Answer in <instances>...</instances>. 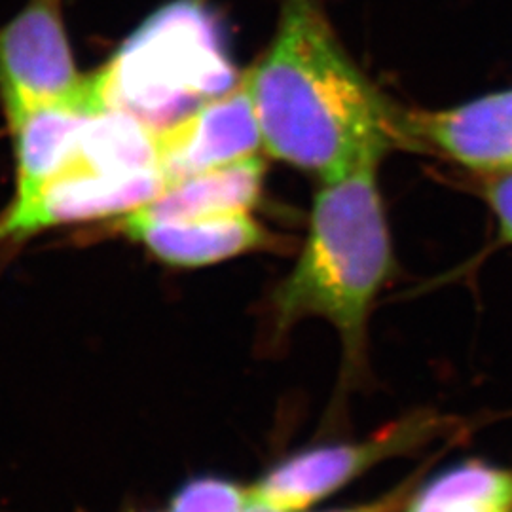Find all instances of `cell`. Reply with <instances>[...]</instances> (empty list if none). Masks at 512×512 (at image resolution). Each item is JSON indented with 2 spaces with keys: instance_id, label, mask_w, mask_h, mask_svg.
<instances>
[{
  "instance_id": "8fae6325",
  "label": "cell",
  "mask_w": 512,
  "mask_h": 512,
  "mask_svg": "<svg viewBox=\"0 0 512 512\" xmlns=\"http://www.w3.org/2000/svg\"><path fill=\"white\" fill-rule=\"evenodd\" d=\"M262 183L264 162L251 156L167 184L160 196L131 213L158 220L251 213L262 196Z\"/></svg>"
},
{
  "instance_id": "9c48e42d",
  "label": "cell",
  "mask_w": 512,
  "mask_h": 512,
  "mask_svg": "<svg viewBox=\"0 0 512 512\" xmlns=\"http://www.w3.org/2000/svg\"><path fill=\"white\" fill-rule=\"evenodd\" d=\"M116 230L173 268L219 264L272 243L268 230L249 211L179 220L128 213L116 222Z\"/></svg>"
},
{
  "instance_id": "5bb4252c",
  "label": "cell",
  "mask_w": 512,
  "mask_h": 512,
  "mask_svg": "<svg viewBox=\"0 0 512 512\" xmlns=\"http://www.w3.org/2000/svg\"><path fill=\"white\" fill-rule=\"evenodd\" d=\"M249 505V488L226 478L202 476L186 482L173 495L167 512H245Z\"/></svg>"
},
{
  "instance_id": "7c38bea8",
  "label": "cell",
  "mask_w": 512,
  "mask_h": 512,
  "mask_svg": "<svg viewBox=\"0 0 512 512\" xmlns=\"http://www.w3.org/2000/svg\"><path fill=\"white\" fill-rule=\"evenodd\" d=\"M69 162L109 173L158 169V131L116 109L95 112Z\"/></svg>"
},
{
  "instance_id": "3957f363",
  "label": "cell",
  "mask_w": 512,
  "mask_h": 512,
  "mask_svg": "<svg viewBox=\"0 0 512 512\" xmlns=\"http://www.w3.org/2000/svg\"><path fill=\"white\" fill-rule=\"evenodd\" d=\"M95 76L105 109L122 110L154 131L238 84L219 23L198 0L158 10Z\"/></svg>"
},
{
  "instance_id": "6da1fadb",
  "label": "cell",
  "mask_w": 512,
  "mask_h": 512,
  "mask_svg": "<svg viewBox=\"0 0 512 512\" xmlns=\"http://www.w3.org/2000/svg\"><path fill=\"white\" fill-rule=\"evenodd\" d=\"M247 76L262 145L317 179L401 145V107L349 57L321 0H285L270 50Z\"/></svg>"
},
{
  "instance_id": "4fadbf2b",
  "label": "cell",
  "mask_w": 512,
  "mask_h": 512,
  "mask_svg": "<svg viewBox=\"0 0 512 512\" xmlns=\"http://www.w3.org/2000/svg\"><path fill=\"white\" fill-rule=\"evenodd\" d=\"M404 512H512V469L459 463L421 482Z\"/></svg>"
},
{
  "instance_id": "277c9868",
  "label": "cell",
  "mask_w": 512,
  "mask_h": 512,
  "mask_svg": "<svg viewBox=\"0 0 512 512\" xmlns=\"http://www.w3.org/2000/svg\"><path fill=\"white\" fill-rule=\"evenodd\" d=\"M461 423L420 408L355 442L317 446L281 461L262 476L251 499L277 512H306L387 459L421 452L440 439L459 435Z\"/></svg>"
},
{
  "instance_id": "52a82bcc",
  "label": "cell",
  "mask_w": 512,
  "mask_h": 512,
  "mask_svg": "<svg viewBox=\"0 0 512 512\" xmlns=\"http://www.w3.org/2000/svg\"><path fill=\"white\" fill-rule=\"evenodd\" d=\"M403 147L431 150L486 175L512 171V88L456 107L399 110Z\"/></svg>"
},
{
  "instance_id": "9a60e30c",
  "label": "cell",
  "mask_w": 512,
  "mask_h": 512,
  "mask_svg": "<svg viewBox=\"0 0 512 512\" xmlns=\"http://www.w3.org/2000/svg\"><path fill=\"white\" fill-rule=\"evenodd\" d=\"M484 198L494 213L499 243L512 245V171L494 175L484 188Z\"/></svg>"
},
{
  "instance_id": "5b68a950",
  "label": "cell",
  "mask_w": 512,
  "mask_h": 512,
  "mask_svg": "<svg viewBox=\"0 0 512 512\" xmlns=\"http://www.w3.org/2000/svg\"><path fill=\"white\" fill-rule=\"evenodd\" d=\"M165 186L160 169L109 173L67 162L35 194L0 213V245L74 222L124 217L160 196Z\"/></svg>"
},
{
  "instance_id": "ba28073f",
  "label": "cell",
  "mask_w": 512,
  "mask_h": 512,
  "mask_svg": "<svg viewBox=\"0 0 512 512\" xmlns=\"http://www.w3.org/2000/svg\"><path fill=\"white\" fill-rule=\"evenodd\" d=\"M262 145L249 76L158 131V169L165 183L255 156Z\"/></svg>"
},
{
  "instance_id": "e0dca14e",
  "label": "cell",
  "mask_w": 512,
  "mask_h": 512,
  "mask_svg": "<svg viewBox=\"0 0 512 512\" xmlns=\"http://www.w3.org/2000/svg\"><path fill=\"white\" fill-rule=\"evenodd\" d=\"M245 512H277L272 511V509H268V507H264V505H260V503H255L253 499H251V505L245 509Z\"/></svg>"
},
{
  "instance_id": "2e32d148",
  "label": "cell",
  "mask_w": 512,
  "mask_h": 512,
  "mask_svg": "<svg viewBox=\"0 0 512 512\" xmlns=\"http://www.w3.org/2000/svg\"><path fill=\"white\" fill-rule=\"evenodd\" d=\"M431 459H435V456ZM427 463L420 467L418 471H414L412 475L406 476L403 482L397 484L393 490L385 492L384 495H380L376 499H370V501H365V503L346 507V509H334V511L327 512H404L408 501L412 499V495L420 488V484L423 482V475H425V471L429 467Z\"/></svg>"
},
{
  "instance_id": "30bf717a",
  "label": "cell",
  "mask_w": 512,
  "mask_h": 512,
  "mask_svg": "<svg viewBox=\"0 0 512 512\" xmlns=\"http://www.w3.org/2000/svg\"><path fill=\"white\" fill-rule=\"evenodd\" d=\"M101 109L105 107L93 73L88 76L86 86L73 97L27 110L8 124L14 137L18 175L12 202H21L35 194L71 160L82 129Z\"/></svg>"
},
{
  "instance_id": "8992f818",
  "label": "cell",
  "mask_w": 512,
  "mask_h": 512,
  "mask_svg": "<svg viewBox=\"0 0 512 512\" xmlns=\"http://www.w3.org/2000/svg\"><path fill=\"white\" fill-rule=\"evenodd\" d=\"M76 71L61 0H31L0 29V101L8 124L86 86Z\"/></svg>"
},
{
  "instance_id": "7a4b0ae2",
  "label": "cell",
  "mask_w": 512,
  "mask_h": 512,
  "mask_svg": "<svg viewBox=\"0 0 512 512\" xmlns=\"http://www.w3.org/2000/svg\"><path fill=\"white\" fill-rule=\"evenodd\" d=\"M380 162L368 158L319 179L302 251L272 294L277 338L310 317L336 329L344 385L365 376L368 319L399 270L378 184Z\"/></svg>"
}]
</instances>
